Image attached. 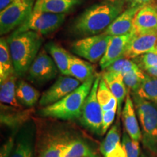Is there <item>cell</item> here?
Wrapping results in <instances>:
<instances>
[{"mask_svg": "<svg viewBox=\"0 0 157 157\" xmlns=\"http://www.w3.org/2000/svg\"><path fill=\"white\" fill-rule=\"evenodd\" d=\"M124 11V7L108 2L90 6L76 17L71 31L78 36L87 37L103 33Z\"/></svg>", "mask_w": 157, "mask_h": 157, "instance_id": "cell-1", "label": "cell"}, {"mask_svg": "<svg viewBox=\"0 0 157 157\" xmlns=\"http://www.w3.org/2000/svg\"><path fill=\"white\" fill-rule=\"evenodd\" d=\"M13 59L15 74L23 76L29 71L42 46V35L32 31L18 32L14 31L7 38Z\"/></svg>", "mask_w": 157, "mask_h": 157, "instance_id": "cell-2", "label": "cell"}, {"mask_svg": "<svg viewBox=\"0 0 157 157\" xmlns=\"http://www.w3.org/2000/svg\"><path fill=\"white\" fill-rule=\"evenodd\" d=\"M96 76L97 74L84 82L60 101L43 107L39 110V115L59 120L79 119L84 101L91 91Z\"/></svg>", "mask_w": 157, "mask_h": 157, "instance_id": "cell-3", "label": "cell"}, {"mask_svg": "<svg viewBox=\"0 0 157 157\" xmlns=\"http://www.w3.org/2000/svg\"><path fill=\"white\" fill-rule=\"evenodd\" d=\"M142 134L144 148L153 156L157 157V104L130 93Z\"/></svg>", "mask_w": 157, "mask_h": 157, "instance_id": "cell-4", "label": "cell"}, {"mask_svg": "<svg viewBox=\"0 0 157 157\" xmlns=\"http://www.w3.org/2000/svg\"><path fill=\"white\" fill-rule=\"evenodd\" d=\"M76 135L69 129L53 127L37 132L36 157H63L69 143Z\"/></svg>", "mask_w": 157, "mask_h": 157, "instance_id": "cell-5", "label": "cell"}, {"mask_svg": "<svg viewBox=\"0 0 157 157\" xmlns=\"http://www.w3.org/2000/svg\"><path fill=\"white\" fill-rule=\"evenodd\" d=\"M35 0H13L0 12V34L4 35L18 29L34 10Z\"/></svg>", "mask_w": 157, "mask_h": 157, "instance_id": "cell-6", "label": "cell"}, {"mask_svg": "<svg viewBox=\"0 0 157 157\" xmlns=\"http://www.w3.org/2000/svg\"><path fill=\"white\" fill-rule=\"evenodd\" d=\"M101 75L96 76L91 91L84 101L79 121L83 126L96 135H101L103 111L98 101L97 92Z\"/></svg>", "mask_w": 157, "mask_h": 157, "instance_id": "cell-7", "label": "cell"}, {"mask_svg": "<svg viewBox=\"0 0 157 157\" xmlns=\"http://www.w3.org/2000/svg\"><path fill=\"white\" fill-rule=\"evenodd\" d=\"M111 37L103 33L84 37L72 43L71 50L74 53L84 58L88 62H98L105 54Z\"/></svg>", "mask_w": 157, "mask_h": 157, "instance_id": "cell-8", "label": "cell"}, {"mask_svg": "<svg viewBox=\"0 0 157 157\" xmlns=\"http://www.w3.org/2000/svg\"><path fill=\"white\" fill-rule=\"evenodd\" d=\"M66 19V14H55L33 10L28 19L15 31L18 32L32 31L41 35H47L60 28Z\"/></svg>", "mask_w": 157, "mask_h": 157, "instance_id": "cell-9", "label": "cell"}, {"mask_svg": "<svg viewBox=\"0 0 157 157\" xmlns=\"http://www.w3.org/2000/svg\"><path fill=\"white\" fill-rule=\"evenodd\" d=\"M36 124L30 119L21 127L15 135V146L10 157H36Z\"/></svg>", "mask_w": 157, "mask_h": 157, "instance_id": "cell-10", "label": "cell"}, {"mask_svg": "<svg viewBox=\"0 0 157 157\" xmlns=\"http://www.w3.org/2000/svg\"><path fill=\"white\" fill-rule=\"evenodd\" d=\"M58 68L52 57L46 50H41L31 65L29 77L36 84H42L53 79L58 74Z\"/></svg>", "mask_w": 157, "mask_h": 157, "instance_id": "cell-11", "label": "cell"}, {"mask_svg": "<svg viewBox=\"0 0 157 157\" xmlns=\"http://www.w3.org/2000/svg\"><path fill=\"white\" fill-rule=\"evenodd\" d=\"M81 82L70 76H60L41 96L39 104L46 107L58 102L81 85Z\"/></svg>", "mask_w": 157, "mask_h": 157, "instance_id": "cell-12", "label": "cell"}, {"mask_svg": "<svg viewBox=\"0 0 157 157\" xmlns=\"http://www.w3.org/2000/svg\"><path fill=\"white\" fill-rule=\"evenodd\" d=\"M157 46V31L135 33L131 39L124 58L133 59L146 53Z\"/></svg>", "mask_w": 157, "mask_h": 157, "instance_id": "cell-13", "label": "cell"}, {"mask_svg": "<svg viewBox=\"0 0 157 157\" xmlns=\"http://www.w3.org/2000/svg\"><path fill=\"white\" fill-rule=\"evenodd\" d=\"M134 34L135 31L132 29V31L127 34L111 37L107 50L100 60V66L102 69H106L116 60L124 56L127 46Z\"/></svg>", "mask_w": 157, "mask_h": 157, "instance_id": "cell-14", "label": "cell"}, {"mask_svg": "<svg viewBox=\"0 0 157 157\" xmlns=\"http://www.w3.org/2000/svg\"><path fill=\"white\" fill-rule=\"evenodd\" d=\"M142 7L141 5L129 6L113 21L103 34L116 36L130 33L133 29V21L135 15Z\"/></svg>", "mask_w": 157, "mask_h": 157, "instance_id": "cell-15", "label": "cell"}, {"mask_svg": "<svg viewBox=\"0 0 157 157\" xmlns=\"http://www.w3.org/2000/svg\"><path fill=\"white\" fill-rule=\"evenodd\" d=\"M121 119L125 132L133 140L140 142L142 139L141 129L137 118L134 102L129 93L125 99L124 105L121 111Z\"/></svg>", "mask_w": 157, "mask_h": 157, "instance_id": "cell-16", "label": "cell"}, {"mask_svg": "<svg viewBox=\"0 0 157 157\" xmlns=\"http://www.w3.org/2000/svg\"><path fill=\"white\" fill-rule=\"evenodd\" d=\"M133 30L135 33L157 31V6H143L135 15L133 21Z\"/></svg>", "mask_w": 157, "mask_h": 157, "instance_id": "cell-17", "label": "cell"}, {"mask_svg": "<svg viewBox=\"0 0 157 157\" xmlns=\"http://www.w3.org/2000/svg\"><path fill=\"white\" fill-rule=\"evenodd\" d=\"M118 122L109 129L102 141L100 151L103 157H126L121 144Z\"/></svg>", "mask_w": 157, "mask_h": 157, "instance_id": "cell-18", "label": "cell"}, {"mask_svg": "<svg viewBox=\"0 0 157 157\" xmlns=\"http://www.w3.org/2000/svg\"><path fill=\"white\" fill-rule=\"evenodd\" d=\"M82 1L83 0H36L33 10L66 14L80 5Z\"/></svg>", "mask_w": 157, "mask_h": 157, "instance_id": "cell-19", "label": "cell"}, {"mask_svg": "<svg viewBox=\"0 0 157 157\" xmlns=\"http://www.w3.org/2000/svg\"><path fill=\"white\" fill-rule=\"evenodd\" d=\"M102 78L111 90V93L113 94L118 101V110L121 111L122 104L128 95L124 82L122 74L117 72L104 71L101 74Z\"/></svg>", "mask_w": 157, "mask_h": 157, "instance_id": "cell-20", "label": "cell"}, {"mask_svg": "<svg viewBox=\"0 0 157 157\" xmlns=\"http://www.w3.org/2000/svg\"><path fill=\"white\" fill-rule=\"evenodd\" d=\"M16 74L10 76L0 85V101L1 106L13 109H22L16 97Z\"/></svg>", "mask_w": 157, "mask_h": 157, "instance_id": "cell-21", "label": "cell"}, {"mask_svg": "<svg viewBox=\"0 0 157 157\" xmlns=\"http://www.w3.org/2000/svg\"><path fill=\"white\" fill-rule=\"evenodd\" d=\"M45 50L53 59L59 71L63 75L68 76V68L72 55L62 46L53 42H48L45 45Z\"/></svg>", "mask_w": 157, "mask_h": 157, "instance_id": "cell-22", "label": "cell"}, {"mask_svg": "<svg viewBox=\"0 0 157 157\" xmlns=\"http://www.w3.org/2000/svg\"><path fill=\"white\" fill-rule=\"evenodd\" d=\"M95 75V68L90 62L72 56L68 68V76L84 83Z\"/></svg>", "mask_w": 157, "mask_h": 157, "instance_id": "cell-23", "label": "cell"}, {"mask_svg": "<svg viewBox=\"0 0 157 157\" xmlns=\"http://www.w3.org/2000/svg\"><path fill=\"white\" fill-rule=\"evenodd\" d=\"M16 97L19 103L25 108L34 106L41 98L38 90L23 80L17 82Z\"/></svg>", "mask_w": 157, "mask_h": 157, "instance_id": "cell-24", "label": "cell"}, {"mask_svg": "<svg viewBox=\"0 0 157 157\" xmlns=\"http://www.w3.org/2000/svg\"><path fill=\"white\" fill-rule=\"evenodd\" d=\"M15 74L14 66L10 52L7 39L0 41V83Z\"/></svg>", "mask_w": 157, "mask_h": 157, "instance_id": "cell-25", "label": "cell"}, {"mask_svg": "<svg viewBox=\"0 0 157 157\" xmlns=\"http://www.w3.org/2000/svg\"><path fill=\"white\" fill-rule=\"evenodd\" d=\"M63 157H99L83 139L76 137L69 143Z\"/></svg>", "mask_w": 157, "mask_h": 157, "instance_id": "cell-26", "label": "cell"}, {"mask_svg": "<svg viewBox=\"0 0 157 157\" xmlns=\"http://www.w3.org/2000/svg\"><path fill=\"white\" fill-rule=\"evenodd\" d=\"M98 101L103 111L118 109V101L111 90L102 78L100 80L97 92Z\"/></svg>", "mask_w": 157, "mask_h": 157, "instance_id": "cell-27", "label": "cell"}, {"mask_svg": "<svg viewBox=\"0 0 157 157\" xmlns=\"http://www.w3.org/2000/svg\"><path fill=\"white\" fill-rule=\"evenodd\" d=\"M134 93L147 101L157 104V77L149 76L146 74L140 88Z\"/></svg>", "mask_w": 157, "mask_h": 157, "instance_id": "cell-28", "label": "cell"}, {"mask_svg": "<svg viewBox=\"0 0 157 157\" xmlns=\"http://www.w3.org/2000/svg\"><path fill=\"white\" fill-rule=\"evenodd\" d=\"M145 76L146 74L140 68L123 76L124 82L129 94L136 93L142 84Z\"/></svg>", "mask_w": 157, "mask_h": 157, "instance_id": "cell-29", "label": "cell"}, {"mask_svg": "<svg viewBox=\"0 0 157 157\" xmlns=\"http://www.w3.org/2000/svg\"><path fill=\"white\" fill-rule=\"evenodd\" d=\"M139 68H140L139 66L135 61H132L130 59L123 57V58L116 60L113 63L109 66L104 71L117 72V73H119L124 76V74H128Z\"/></svg>", "mask_w": 157, "mask_h": 157, "instance_id": "cell-30", "label": "cell"}, {"mask_svg": "<svg viewBox=\"0 0 157 157\" xmlns=\"http://www.w3.org/2000/svg\"><path fill=\"white\" fill-rule=\"evenodd\" d=\"M121 144L126 157H140V142L133 140L125 131L121 137Z\"/></svg>", "mask_w": 157, "mask_h": 157, "instance_id": "cell-31", "label": "cell"}, {"mask_svg": "<svg viewBox=\"0 0 157 157\" xmlns=\"http://www.w3.org/2000/svg\"><path fill=\"white\" fill-rule=\"evenodd\" d=\"M139 66L143 71L146 68L157 66V46L146 53L140 56Z\"/></svg>", "mask_w": 157, "mask_h": 157, "instance_id": "cell-32", "label": "cell"}, {"mask_svg": "<svg viewBox=\"0 0 157 157\" xmlns=\"http://www.w3.org/2000/svg\"><path fill=\"white\" fill-rule=\"evenodd\" d=\"M117 109L110 110V111H103V124H102V132L101 135H105L107 132L108 129L112 124L115 119L116 113Z\"/></svg>", "mask_w": 157, "mask_h": 157, "instance_id": "cell-33", "label": "cell"}, {"mask_svg": "<svg viewBox=\"0 0 157 157\" xmlns=\"http://www.w3.org/2000/svg\"><path fill=\"white\" fill-rule=\"evenodd\" d=\"M17 133V132H16ZM15 134L14 136H10V138L4 143L1 148V153H0V157H10L13 148L15 146Z\"/></svg>", "mask_w": 157, "mask_h": 157, "instance_id": "cell-34", "label": "cell"}, {"mask_svg": "<svg viewBox=\"0 0 157 157\" xmlns=\"http://www.w3.org/2000/svg\"><path fill=\"white\" fill-rule=\"evenodd\" d=\"M132 5H141L144 6L146 5H154V0H131Z\"/></svg>", "mask_w": 157, "mask_h": 157, "instance_id": "cell-35", "label": "cell"}, {"mask_svg": "<svg viewBox=\"0 0 157 157\" xmlns=\"http://www.w3.org/2000/svg\"><path fill=\"white\" fill-rule=\"evenodd\" d=\"M104 1H105V2L112 4V5L124 7L125 4L128 2L129 1H131V0H104ZM131 2H132V1H131Z\"/></svg>", "mask_w": 157, "mask_h": 157, "instance_id": "cell-36", "label": "cell"}, {"mask_svg": "<svg viewBox=\"0 0 157 157\" xmlns=\"http://www.w3.org/2000/svg\"><path fill=\"white\" fill-rule=\"evenodd\" d=\"M143 71L145 72L146 74H148L149 76H154V77H157V66L156 67H151L146 68V69L143 70Z\"/></svg>", "mask_w": 157, "mask_h": 157, "instance_id": "cell-37", "label": "cell"}, {"mask_svg": "<svg viewBox=\"0 0 157 157\" xmlns=\"http://www.w3.org/2000/svg\"><path fill=\"white\" fill-rule=\"evenodd\" d=\"M13 1V0H0V11L6 8Z\"/></svg>", "mask_w": 157, "mask_h": 157, "instance_id": "cell-38", "label": "cell"}, {"mask_svg": "<svg viewBox=\"0 0 157 157\" xmlns=\"http://www.w3.org/2000/svg\"><path fill=\"white\" fill-rule=\"evenodd\" d=\"M140 157H148V156H147L145 154H140Z\"/></svg>", "mask_w": 157, "mask_h": 157, "instance_id": "cell-39", "label": "cell"}]
</instances>
